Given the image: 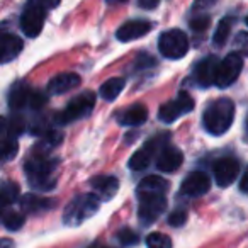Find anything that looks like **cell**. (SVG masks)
<instances>
[{
    "label": "cell",
    "instance_id": "obj_1",
    "mask_svg": "<svg viewBox=\"0 0 248 248\" xmlns=\"http://www.w3.org/2000/svg\"><path fill=\"white\" fill-rule=\"evenodd\" d=\"M234 119V104L233 100L221 97L207 106L204 110L202 123L207 133L214 136H221L231 128Z\"/></svg>",
    "mask_w": 248,
    "mask_h": 248
},
{
    "label": "cell",
    "instance_id": "obj_2",
    "mask_svg": "<svg viewBox=\"0 0 248 248\" xmlns=\"http://www.w3.org/2000/svg\"><path fill=\"white\" fill-rule=\"evenodd\" d=\"M58 167V160L49 156H32L26 163V173L29 177V184L32 189L48 192L56 186L55 170Z\"/></svg>",
    "mask_w": 248,
    "mask_h": 248
},
{
    "label": "cell",
    "instance_id": "obj_3",
    "mask_svg": "<svg viewBox=\"0 0 248 248\" xmlns=\"http://www.w3.org/2000/svg\"><path fill=\"white\" fill-rule=\"evenodd\" d=\"M99 211V197L93 192L77 196L65 209V224L78 226Z\"/></svg>",
    "mask_w": 248,
    "mask_h": 248
},
{
    "label": "cell",
    "instance_id": "obj_4",
    "mask_svg": "<svg viewBox=\"0 0 248 248\" xmlns=\"http://www.w3.org/2000/svg\"><path fill=\"white\" fill-rule=\"evenodd\" d=\"M58 4H45V2H29L21 16V29L28 38H36L43 31L46 21V9L56 7Z\"/></svg>",
    "mask_w": 248,
    "mask_h": 248
},
{
    "label": "cell",
    "instance_id": "obj_5",
    "mask_svg": "<svg viewBox=\"0 0 248 248\" xmlns=\"http://www.w3.org/2000/svg\"><path fill=\"white\" fill-rule=\"evenodd\" d=\"M93 106H95V95L92 92H83L70 100L68 106L55 116V121L58 124H70L73 121L89 116Z\"/></svg>",
    "mask_w": 248,
    "mask_h": 248
},
{
    "label": "cell",
    "instance_id": "obj_6",
    "mask_svg": "<svg viewBox=\"0 0 248 248\" xmlns=\"http://www.w3.org/2000/svg\"><path fill=\"white\" fill-rule=\"evenodd\" d=\"M158 49L165 58L180 60L189 51V39L187 34L180 29H169L162 32L158 39Z\"/></svg>",
    "mask_w": 248,
    "mask_h": 248
},
{
    "label": "cell",
    "instance_id": "obj_7",
    "mask_svg": "<svg viewBox=\"0 0 248 248\" xmlns=\"http://www.w3.org/2000/svg\"><path fill=\"white\" fill-rule=\"evenodd\" d=\"M138 199H140L138 217L143 226H148V224L155 223L167 207L165 194H148V196H140Z\"/></svg>",
    "mask_w": 248,
    "mask_h": 248
},
{
    "label": "cell",
    "instance_id": "obj_8",
    "mask_svg": "<svg viewBox=\"0 0 248 248\" xmlns=\"http://www.w3.org/2000/svg\"><path fill=\"white\" fill-rule=\"evenodd\" d=\"M243 68V58L240 53H230L224 60H221L216 72V83L219 89H226L240 77Z\"/></svg>",
    "mask_w": 248,
    "mask_h": 248
},
{
    "label": "cell",
    "instance_id": "obj_9",
    "mask_svg": "<svg viewBox=\"0 0 248 248\" xmlns=\"http://www.w3.org/2000/svg\"><path fill=\"white\" fill-rule=\"evenodd\" d=\"M192 109H194V99L187 92H180L177 99L169 100V102H165L160 107L158 117L160 121L170 124V123H175L184 114H189Z\"/></svg>",
    "mask_w": 248,
    "mask_h": 248
},
{
    "label": "cell",
    "instance_id": "obj_10",
    "mask_svg": "<svg viewBox=\"0 0 248 248\" xmlns=\"http://www.w3.org/2000/svg\"><path fill=\"white\" fill-rule=\"evenodd\" d=\"M167 141V135H160L156 138L150 140L148 143L141 146L135 155L129 158V169L131 170H145L146 167L152 163V160L155 158V155L158 153V150H163L165 146H162Z\"/></svg>",
    "mask_w": 248,
    "mask_h": 248
},
{
    "label": "cell",
    "instance_id": "obj_11",
    "mask_svg": "<svg viewBox=\"0 0 248 248\" xmlns=\"http://www.w3.org/2000/svg\"><path fill=\"white\" fill-rule=\"evenodd\" d=\"M211 187V180L207 173L204 172H192L184 179L180 186V194L187 197H199L206 194Z\"/></svg>",
    "mask_w": 248,
    "mask_h": 248
},
{
    "label": "cell",
    "instance_id": "obj_12",
    "mask_svg": "<svg viewBox=\"0 0 248 248\" xmlns=\"http://www.w3.org/2000/svg\"><path fill=\"white\" fill-rule=\"evenodd\" d=\"M238 172H240V165L234 158L231 156H224V158L217 160L214 165V179L219 187H228L236 180Z\"/></svg>",
    "mask_w": 248,
    "mask_h": 248
},
{
    "label": "cell",
    "instance_id": "obj_13",
    "mask_svg": "<svg viewBox=\"0 0 248 248\" xmlns=\"http://www.w3.org/2000/svg\"><path fill=\"white\" fill-rule=\"evenodd\" d=\"M217 65H219V60H217L216 56H207L202 62L197 63L196 70H194V77H196L197 85L206 89V87L216 83Z\"/></svg>",
    "mask_w": 248,
    "mask_h": 248
},
{
    "label": "cell",
    "instance_id": "obj_14",
    "mask_svg": "<svg viewBox=\"0 0 248 248\" xmlns=\"http://www.w3.org/2000/svg\"><path fill=\"white\" fill-rule=\"evenodd\" d=\"M24 41L12 32H0V63H9L19 56Z\"/></svg>",
    "mask_w": 248,
    "mask_h": 248
},
{
    "label": "cell",
    "instance_id": "obj_15",
    "mask_svg": "<svg viewBox=\"0 0 248 248\" xmlns=\"http://www.w3.org/2000/svg\"><path fill=\"white\" fill-rule=\"evenodd\" d=\"M150 31H152V22L136 19V21H129L121 26L116 31V38L119 39L121 43H129V41H133V39L143 38V36L148 34Z\"/></svg>",
    "mask_w": 248,
    "mask_h": 248
},
{
    "label": "cell",
    "instance_id": "obj_16",
    "mask_svg": "<svg viewBox=\"0 0 248 248\" xmlns=\"http://www.w3.org/2000/svg\"><path fill=\"white\" fill-rule=\"evenodd\" d=\"M182 162H184V155L180 150L173 148V146H165V148L158 153V156H156V169H158L160 172L172 173L180 169Z\"/></svg>",
    "mask_w": 248,
    "mask_h": 248
},
{
    "label": "cell",
    "instance_id": "obj_17",
    "mask_svg": "<svg viewBox=\"0 0 248 248\" xmlns=\"http://www.w3.org/2000/svg\"><path fill=\"white\" fill-rule=\"evenodd\" d=\"M80 82H82V78H80V75H77V73H70V72L60 73V75L53 77V78L49 80L48 92L51 93V95H62V93L77 89V87L80 85Z\"/></svg>",
    "mask_w": 248,
    "mask_h": 248
},
{
    "label": "cell",
    "instance_id": "obj_18",
    "mask_svg": "<svg viewBox=\"0 0 248 248\" xmlns=\"http://www.w3.org/2000/svg\"><path fill=\"white\" fill-rule=\"evenodd\" d=\"M90 186H92L93 194H95L99 199L109 201L117 194L119 180H117L116 177H110V175H100V177H95Z\"/></svg>",
    "mask_w": 248,
    "mask_h": 248
},
{
    "label": "cell",
    "instance_id": "obj_19",
    "mask_svg": "<svg viewBox=\"0 0 248 248\" xmlns=\"http://www.w3.org/2000/svg\"><path fill=\"white\" fill-rule=\"evenodd\" d=\"M32 95V89L26 82H17L11 90L9 95V106L14 110H21L26 106H29V100Z\"/></svg>",
    "mask_w": 248,
    "mask_h": 248
},
{
    "label": "cell",
    "instance_id": "obj_20",
    "mask_svg": "<svg viewBox=\"0 0 248 248\" xmlns=\"http://www.w3.org/2000/svg\"><path fill=\"white\" fill-rule=\"evenodd\" d=\"M63 141V135L60 131H48L46 135H43V138L39 140L38 145L32 146V156H49L51 150H55L60 143Z\"/></svg>",
    "mask_w": 248,
    "mask_h": 248
},
{
    "label": "cell",
    "instance_id": "obj_21",
    "mask_svg": "<svg viewBox=\"0 0 248 248\" xmlns=\"http://www.w3.org/2000/svg\"><path fill=\"white\" fill-rule=\"evenodd\" d=\"M56 201L48 199V197H39L36 194H26L24 197L21 199V207L24 213L34 214V213H41V211L51 209L55 207Z\"/></svg>",
    "mask_w": 248,
    "mask_h": 248
},
{
    "label": "cell",
    "instance_id": "obj_22",
    "mask_svg": "<svg viewBox=\"0 0 248 248\" xmlns=\"http://www.w3.org/2000/svg\"><path fill=\"white\" fill-rule=\"evenodd\" d=\"M169 189V182L163 177L148 175L138 184V197L148 196V194H165Z\"/></svg>",
    "mask_w": 248,
    "mask_h": 248
},
{
    "label": "cell",
    "instance_id": "obj_23",
    "mask_svg": "<svg viewBox=\"0 0 248 248\" xmlns=\"http://www.w3.org/2000/svg\"><path fill=\"white\" fill-rule=\"evenodd\" d=\"M148 119V110L141 104H135L129 109H126L119 116V124L123 126H141Z\"/></svg>",
    "mask_w": 248,
    "mask_h": 248
},
{
    "label": "cell",
    "instance_id": "obj_24",
    "mask_svg": "<svg viewBox=\"0 0 248 248\" xmlns=\"http://www.w3.org/2000/svg\"><path fill=\"white\" fill-rule=\"evenodd\" d=\"M19 197V186L14 182H4L0 186V217L7 213V207Z\"/></svg>",
    "mask_w": 248,
    "mask_h": 248
},
{
    "label": "cell",
    "instance_id": "obj_25",
    "mask_svg": "<svg viewBox=\"0 0 248 248\" xmlns=\"http://www.w3.org/2000/svg\"><path fill=\"white\" fill-rule=\"evenodd\" d=\"M124 89V80L123 78H110L107 82H104L99 89V93L104 100H116L117 95L123 92Z\"/></svg>",
    "mask_w": 248,
    "mask_h": 248
},
{
    "label": "cell",
    "instance_id": "obj_26",
    "mask_svg": "<svg viewBox=\"0 0 248 248\" xmlns=\"http://www.w3.org/2000/svg\"><path fill=\"white\" fill-rule=\"evenodd\" d=\"M17 150H19V145H17V140H16L14 136L0 138V163L16 158Z\"/></svg>",
    "mask_w": 248,
    "mask_h": 248
},
{
    "label": "cell",
    "instance_id": "obj_27",
    "mask_svg": "<svg viewBox=\"0 0 248 248\" xmlns=\"http://www.w3.org/2000/svg\"><path fill=\"white\" fill-rule=\"evenodd\" d=\"M231 22H233L231 17H224L223 21L217 24L216 32H214V38H213L216 46H223L224 43H226L228 36H230V31H231Z\"/></svg>",
    "mask_w": 248,
    "mask_h": 248
},
{
    "label": "cell",
    "instance_id": "obj_28",
    "mask_svg": "<svg viewBox=\"0 0 248 248\" xmlns=\"http://www.w3.org/2000/svg\"><path fill=\"white\" fill-rule=\"evenodd\" d=\"M2 223L7 230L17 231L19 228H22L24 224V216L21 213H16V211H7V213L2 216Z\"/></svg>",
    "mask_w": 248,
    "mask_h": 248
},
{
    "label": "cell",
    "instance_id": "obj_29",
    "mask_svg": "<svg viewBox=\"0 0 248 248\" xmlns=\"http://www.w3.org/2000/svg\"><path fill=\"white\" fill-rule=\"evenodd\" d=\"M146 247L148 248H172L170 236L163 233H152L146 238Z\"/></svg>",
    "mask_w": 248,
    "mask_h": 248
},
{
    "label": "cell",
    "instance_id": "obj_30",
    "mask_svg": "<svg viewBox=\"0 0 248 248\" xmlns=\"http://www.w3.org/2000/svg\"><path fill=\"white\" fill-rule=\"evenodd\" d=\"M117 240H119L121 245H124V247H131V245L138 243L140 236L133 230H129V228H124V230H121L119 233H117Z\"/></svg>",
    "mask_w": 248,
    "mask_h": 248
},
{
    "label": "cell",
    "instance_id": "obj_31",
    "mask_svg": "<svg viewBox=\"0 0 248 248\" xmlns=\"http://www.w3.org/2000/svg\"><path fill=\"white\" fill-rule=\"evenodd\" d=\"M46 104H48V97H46L45 93L38 92V90H32L31 100H29V107L34 110H41Z\"/></svg>",
    "mask_w": 248,
    "mask_h": 248
},
{
    "label": "cell",
    "instance_id": "obj_32",
    "mask_svg": "<svg viewBox=\"0 0 248 248\" xmlns=\"http://www.w3.org/2000/svg\"><path fill=\"white\" fill-rule=\"evenodd\" d=\"M186 221H187V213L184 209H175L169 216V224H170V226L179 228V226H182V224H186Z\"/></svg>",
    "mask_w": 248,
    "mask_h": 248
},
{
    "label": "cell",
    "instance_id": "obj_33",
    "mask_svg": "<svg viewBox=\"0 0 248 248\" xmlns=\"http://www.w3.org/2000/svg\"><path fill=\"white\" fill-rule=\"evenodd\" d=\"M207 26H209V17L207 16H201V17H196L190 21V28L194 29V31L201 32V31H206Z\"/></svg>",
    "mask_w": 248,
    "mask_h": 248
},
{
    "label": "cell",
    "instance_id": "obj_34",
    "mask_svg": "<svg viewBox=\"0 0 248 248\" xmlns=\"http://www.w3.org/2000/svg\"><path fill=\"white\" fill-rule=\"evenodd\" d=\"M7 136H12L11 124H9V121L5 117H0V138H7Z\"/></svg>",
    "mask_w": 248,
    "mask_h": 248
},
{
    "label": "cell",
    "instance_id": "obj_35",
    "mask_svg": "<svg viewBox=\"0 0 248 248\" xmlns=\"http://www.w3.org/2000/svg\"><path fill=\"white\" fill-rule=\"evenodd\" d=\"M240 190H241V192H245V194H248V169H247V172L243 173V177H241V180H240Z\"/></svg>",
    "mask_w": 248,
    "mask_h": 248
},
{
    "label": "cell",
    "instance_id": "obj_36",
    "mask_svg": "<svg viewBox=\"0 0 248 248\" xmlns=\"http://www.w3.org/2000/svg\"><path fill=\"white\" fill-rule=\"evenodd\" d=\"M156 5H158L156 0H153V2H140V7L141 9H155Z\"/></svg>",
    "mask_w": 248,
    "mask_h": 248
},
{
    "label": "cell",
    "instance_id": "obj_37",
    "mask_svg": "<svg viewBox=\"0 0 248 248\" xmlns=\"http://www.w3.org/2000/svg\"><path fill=\"white\" fill-rule=\"evenodd\" d=\"M0 248H14V241L4 238V240H0Z\"/></svg>",
    "mask_w": 248,
    "mask_h": 248
},
{
    "label": "cell",
    "instance_id": "obj_38",
    "mask_svg": "<svg viewBox=\"0 0 248 248\" xmlns=\"http://www.w3.org/2000/svg\"><path fill=\"white\" fill-rule=\"evenodd\" d=\"M89 248H112V247H106V245H100V243H95V245H90Z\"/></svg>",
    "mask_w": 248,
    "mask_h": 248
},
{
    "label": "cell",
    "instance_id": "obj_39",
    "mask_svg": "<svg viewBox=\"0 0 248 248\" xmlns=\"http://www.w3.org/2000/svg\"><path fill=\"white\" fill-rule=\"evenodd\" d=\"M245 22H247V26H248V16H247V19H245Z\"/></svg>",
    "mask_w": 248,
    "mask_h": 248
},
{
    "label": "cell",
    "instance_id": "obj_40",
    "mask_svg": "<svg viewBox=\"0 0 248 248\" xmlns=\"http://www.w3.org/2000/svg\"><path fill=\"white\" fill-rule=\"evenodd\" d=\"M247 131H248V117H247Z\"/></svg>",
    "mask_w": 248,
    "mask_h": 248
}]
</instances>
